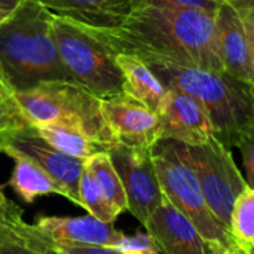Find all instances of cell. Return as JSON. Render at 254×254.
Returning a JSON list of instances; mask_svg holds the SVG:
<instances>
[{"label": "cell", "mask_w": 254, "mask_h": 254, "mask_svg": "<svg viewBox=\"0 0 254 254\" xmlns=\"http://www.w3.org/2000/svg\"><path fill=\"white\" fill-rule=\"evenodd\" d=\"M214 15L199 10L135 7L118 30H94L115 52L225 71Z\"/></svg>", "instance_id": "1"}, {"label": "cell", "mask_w": 254, "mask_h": 254, "mask_svg": "<svg viewBox=\"0 0 254 254\" xmlns=\"http://www.w3.org/2000/svg\"><path fill=\"white\" fill-rule=\"evenodd\" d=\"M52 21L39 1L22 0L0 22V71L13 94L43 82H74L60 58Z\"/></svg>", "instance_id": "2"}, {"label": "cell", "mask_w": 254, "mask_h": 254, "mask_svg": "<svg viewBox=\"0 0 254 254\" xmlns=\"http://www.w3.org/2000/svg\"><path fill=\"white\" fill-rule=\"evenodd\" d=\"M140 60L149 65L167 89L195 98L208 113L216 137L228 149L235 147L241 131L254 118V100L249 85L225 71L180 65L152 57Z\"/></svg>", "instance_id": "3"}, {"label": "cell", "mask_w": 254, "mask_h": 254, "mask_svg": "<svg viewBox=\"0 0 254 254\" xmlns=\"http://www.w3.org/2000/svg\"><path fill=\"white\" fill-rule=\"evenodd\" d=\"M13 101L21 118L31 127L64 125L80 131L107 152L118 144L104 121L101 100L76 82H43L15 92Z\"/></svg>", "instance_id": "4"}, {"label": "cell", "mask_w": 254, "mask_h": 254, "mask_svg": "<svg viewBox=\"0 0 254 254\" xmlns=\"http://www.w3.org/2000/svg\"><path fill=\"white\" fill-rule=\"evenodd\" d=\"M52 30L60 58L76 83L100 100L124 94L116 52L92 28L54 16Z\"/></svg>", "instance_id": "5"}, {"label": "cell", "mask_w": 254, "mask_h": 254, "mask_svg": "<svg viewBox=\"0 0 254 254\" xmlns=\"http://www.w3.org/2000/svg\"><path fill=\"white\" fill-rule=\"evenodd\" d=\"M152 159L165 199L196 228L216 253L223 254L235 244L231 232L211 213L196 176L179 156L173 141L159 140L152 149Z\"/></svg>", "instance_id": "6"}, {"label": "cell", "mask_w": 254, "mask_h": 254, "mask_svg": "<svg viewBox=\"0 0 254 254\" xmlns=\"http://www.w3.org/2000/svg\"><path fill=\"white\" fill-rule=\"evenodd\" d=\"M171 141L179 156L196 176L211 213L229 231L235 201L249 186L237 168L231 150L216 135L198 146Z\"/></svg>", "instance_id": "7"}, {"label": "cell", "mask_w": 254, "mask_h": 254, "mask_svg": "<svg viewBox=\"0 0 254 254\" xmlns=\"http://www.w3.org/2000/svg\"><path fill=\"white\" fill-rule=\"evenodd\" d=\"M0 152L7 156H22L43 170L65 196L82 207L79 198V183L85 168V159L65 155L51 146L34 127L18 125L0 134Z\"/></svg>", "instance_id": "8"}, {"label": "cell", "mask_w": 254, "mask_h": 254, "mask_svg": "<svg viewBox=\"0 0 254 254\" xmlns=\"http://www.w3.org/2000/svg\"><path fill=\"white\" fill-rule=\"evenodd\" d=\"M107 153L125 189L127 210L144 226L165 201L155 171L152 150L115 144Z\"/></svg>", "instance_id": "9"}, {"label": "cell", "mask_w": 254, "mask_h": 254, "mask_svg": "<svg viewBox=\"0 0 254 254\" xmlns=\"http://www.w3.org/2000/svg\"><path fill=\"white\" fill-rule=\"evenodd\" d=\"M101 112L118 144L152 150L161 140L158 115L128 94L101 100Z\"/></svg>", "instance_id": "10"}, {"label": "cell", "mask_w": 254, "mask_h": 254, "mask_svg": "<svg viewBox=\"0 0 254 254\" xmlns=\"http://www.w3.org/2000/svg\"><path fill=\"white\" fill-rule=\"evenodd\" d=\"M156 115L161 124V140L198 146L216 135L205 109L188 94L168 89Z\"/></svg>", "instance_id": "11"}, {"label": "cell", "mask_w": 254, "mask_h": 254, "mask_svg": "<svg viewBox=\"0 0 254 254\" xmlns=\"http://www.w3.org/2000/svg\"><path fill=\"white\" fill-rule=\"evenodd\" d=\"M214 22L225 73L250 86L254 82V67L243 13L225 1L219 7Z\"/></svg>", "instance_id": "12"}, {"label": "cell", "mask_w": 254, "mask_h": 254, "mask_svg": "<svg viewBox=\"0 0 254 254\" xmlns=\"http://www.w3.org/2000/svg\"><path fill=\"white\" fill-rule=\"evenodd\" d=\"M34 228L51 246L113 247L124 235L113 223L100 222L92 216L40 217Z\"/></svg>", "instance_id": "13"}, {"label": "cell", "mask_w": 254, "mask_h": 254, "mask_svg": "<svg viewBox=\"0 0 254 254\" xmlns=\"http://www.w3.org/2000/svg\"><path fill=\"white\" fill-rule=\"evenodd\" d=\"M162 254H217L196 228L167 199L144 225Z\"/></svg>", "instance_id": "14"}, {"label": "cell", "mask_w": 254, "mask_h": 254, "mask_svg": "<svg viewBox=\"0 0 254 254\" xmlns=\"http://www.w3.org/2000/svg\"><path fill=\"white\" fill-rule=\"evenodd\" d=\"M54 16L71 19L88 28L109 31L124 25L132 10L131 0H36Z\"/></svg>", "instance_id": "15"}, {"label": "cell", "mask_w": 254, "mask_h": 254, "mask_svg": "<svg viewBox=\"0 0 254 254\" xmlns=\"http://www.w3.org/2000/svg\"><path fill=\"white\" fill-rule=\"evenodd\" d=\"M116 64L124 76V94H128L158 113L168 89L149 65L138 57L127 52H116Z\"/></svg>", "instance_id": "16"}, {"label": "cell", "mask_w": 254, "mask_h": 254, "mask_svg": "<svg viewBox=\"0 0 254 254\" xmlns=\"http://www.w3.org/2000/svg\"><path fill=\"white\" fill-rule=\"evenodd\" d=\"M12 159L15 161V167L9 180V186L22 201L31 204L37 196L49 193L60 195V189L54 180L36 164L22 156H12Z\"/></svg>", "instance_id": "17"}, {"label": "cell", "mask_w": 254, "mask_h": 254, "mask_svg": "<svg viewBox=\"0 0 254 254\" xmlns=\"http://www.w3.org/2000/svg\"><path fill=\"white\" fill-rule=\"evenodd\" d=\"M36 131L55 149L60 152L79 158V159H88L97 153L107 152L101 144L92 141L89 137L82 134L77 129L64 127V125H39L34 127Z\"/></svg>", "instance_id": "18"}, {"label": "cell", "mask_w": 254, "mask_h": 254, "mask_svg": "<svg viewBox=\"0 0 254 254\" xmlns=\"http://www.w3.org/2000/svg\"><path fill=\"white\" fill-rule=\"evenodd\" d=\"M85 170L91 174V177L98 185L103 195L113 205V208L119 214H122L128 208L127 195L122 182L110 161L109 153L101 152L88 158L85 161Z\"/></svg>", "instance_id": "19"}, {"label": "cell", "mask_w": 254, "mask_h": 254, "mask_svg": "<svg viewBox=\"0 0 254 254\" xmlns=\"http://www.w3.org/2000/svg\"><path fill=\"white\" fill-rule=\"evenodd\" d=\"M229 231L240 246L254 244V189L249 186L235 201Z\"/></svg>", "instance_id": "20"}, {"label": "cell", "mask_w": 254, "mask_h": 254, "mask_svg": "<svg viewBox=\"0 0 254 254\" xmlns=\"http://www.w3.org/2000/svg\"><path fill=\"white\" fill-rule=\"evenodd\" d=\"M79 198L82 208H85L89 213V216L98 219L100 222L113 223L119 216V213L107 201L98 185L94 182V179L85 168L79 183Z\"/></svg>", "instance_id": "21"}, {"label": "cell", "mask_w": 254, "mask_h": 254, "mask_svg": "<svg viewBox=\"0 0 254 254\" xmlns=\"http://www.w3.org/2000/svg\"><path fill=\"white\" fill-rule=\"evenodd\" d=\"M33 225L22 219V208L6 196L0 198V243L28 234Z\"/></svg>", "instance_id": "22"}, {"label": "cell", "mask_w": 254, "mask_h": 254, "mask_svg": "<svg viewBox=\"0 0 254 254\" xmlns=\"http://www.w3.org/2000/svg\"><path fill=\"white\" fill-rule=\"evenodd\" d=\"M0 254H57L49 243H46L42 235L33 229L21 237L0 243Z\"/></svg>", "instance_id": "23"}, {"label": "cell", "mask_w": 254, "mask_h": 254, "mask_svg": "<svg viewBox=\"0 0 254 254\" xmlns=\"http://www.w3.org/2000/svg\"><path fill=\"white\" fill-rule=\"evenodd\" d=\"M226 0H131L132 9L135 7H161V9H182L199 10L210 15L217 13L219 7Z\"/></svg>", "instance_id": "24"}, {"label": "cell", "mask_w": 254, "mask_h": 254, "mask_svg": "<svg viewBox=\"0 0 254 254\" xmlns=\"http://www.w3.org/2000/svg\"><path fill=\"white\" fill-rule=\"evenodd\" d=\"M112 249L124 254H162L159 246L149 234H137L132 237L124 234Z\"/></svg>", "instance_id": "25"}, {"label": "cell", "mask_w": 254, "mask_h": 254, "mask_svg": "<svg viewBox=\"0 0 254 254\" xmlns=\"http://www.w3.org/2000/svg\"><path fill=\"white\" fill-rule=\"evenodd\" d=\"M235 147H238L243 155V162L247 174L246 182L249 188L254 189V118L241 131Z\"/></svg>", "instance_id": "26"}, {"label": "cell", "mask_w": 254, "mask_h": 254, "mask_svg": "<svg viewBox=\"0 0 254 254\" xmlns=\"http://www.w3.org/2000/svg\"><path fill=\"white\" fill-rule=\"evenodd\" d=\"M51 247L57 254H124L112 247H82V246H51Z\"/></svg>", "instance_id": "27"}, {"label": "cell", "mask_w": 254, "mask_h": 254, "mask_svg": "<svg viewBox=\"0 0 254 254\" xmlns=\"http://www.w3.org/2000/svg\"><path fill=\"white\" fill-rule=\"evenodd\" d=\"M22 124H27V122L21 118L16 107H9V106L0 104V134L10 128L22 125Z\"/></svg>", "instance_id": "28"}, {"label": "cell", "mask_w": 254, "mask_h": 254, "mask_svg": "<svg viewBox=\"0 0 254 254\" xmlns=\"http://www.w3.org/2000/svg\"><path fill=\"white\" fill-rule=\"evenodd\" d=\"M0 104L9 106V107H16L15 101H13V92L9 88L7 82L4 80L1 71H0Z\"/></svg>", "instance_id": "29"}, {"label": "cell", "mask_w": 254, "mask_h": 254, "mask_svg": "<svg viewBox=\"0 0 254 254\" xmlns=\"http://www.w3.org/2000/svg\"><path fill=\"white\" fill-rule=\"evenodd\" d=\"M231 6H234L237 10H240L241 13L254 10V0H226Z\"/></svg>", "instance_id": "30"}, {"label": "cell", "mask_w": 254, "mask_h": 254, "mask_svg": "<svg viewBox=\"0 0 254 254\" xmlns=\"http://www.w3.org/2000/svg\"><path fill=\"white\" fill-rule=\"evenodd\" d=\"M244 24H246V30H247V36H249V43H250V54H252V61H253L254 67V22L249 21L244 18Z\"/></svg>", "instance_id": "31"}, {"label": "cell", "mask_w": 254, "mask_h": 254, "mask_svg": "<svg viewBox=\"0 0 254 254\" xmlns=\"http://www.w3.org/2000/svg\"><path fill=\"white\" fill-rule=\"evenodd\" d=\"M21 1L22 0H0V10L10 13L21 4Z\"/></svg>", "instance_id": "32"}, {"label": "cell", "mask_w": 254, "mask_h": 254, "mask_svg": "<svg viewBox=\"0 0 254 254\" xmlns=\"http://www.w3.org/2000/svg\"><path fill=\"white\" fill-rule=\"evenodd\" d=\"M223 254H247V253H246V250H244L238 243H235V244H232V246H231V247H229V249H228V250H226Z\"/></svg>", "instance_id": "33"}, {"label": "cell", "mask_w": 254, "mask_h": 254, "mask_svg": "<svg viewBox=\"0 0 254 254\" xmlns=\"http://www.w3.org/2000/svg\"><path fill=\"white\" fill-rule=\"evenodd\" d=\"M243 16H244L246 19H249V21L254 22V10H250V12H246V13H243Z\"/></svg>", "instance_id": "34"}, {"label": "cell", "mask_w": 254, "mask_h": 254, "mask_svg": "<svg viewBox=\"0 0 254 254\" xmlns=\"http://www.w3.org/2000/svg\"><path fill=\"white\" fill-rule=\"evenodd\" d=\"M244 250H246V253L247 254H254V244H249V246H241Z\"/></svg>", "instance_id": "35"}, {"label": "cell", "mask_w": 254, "mask_h": 254, "mask_svg": "<svg viewBox=\"0 0 254 254\" xmlns=\"http://www.w3.org/2000/svg\"><path fill=\"white\" fill-rule=\"evenodd\" d=\"M7 15H9L7 12H3V10H0V22H3V21L7 18Z\"/></svg>", "instance_id": "36"}, {"label": "cell", "mask_w": 254, "mask_h": 254, "mask_svg": "<svg viewBox=\"0 0 254 254\" xmlns=\"http://www.w3.org/2000/svg\"><path fill=\"white\" fill-rule=\"evenodd\" d=\"M249 91H250V95H252V98L254 100V82L249 86Z\"/></svg>", "instance_id": "37"}, {"label": "cell", "mask_w": 254, "mask_h": 254, "mask_svg": "<svg viewBox=\"0 0 254 254\" xmlns=\"http://www.w3.org/2000/svg\"><path fill=\"white\" fill-rule=\"evenodd\" d=\"M1 196H4V195H3V188L0 186V198H1Z\"/></svg>", "instance_id": "38"}]
</instances>
